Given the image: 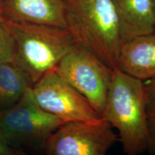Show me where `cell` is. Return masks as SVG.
Listing matches in <instances>:
<instances>
[{"instance_id":"6da1fadb","label":"cell","mask_w":155,"mask_h":155,"mask_svg":"<svg viewBox=\"0 0 155 155\" xmlns=\"http://www.w3.org/2000/svg\"><path fill=\"white\" fill-rule=\"evenodd\" d=\"M101 118L118 131L119 141L127 155L147 152L149 135L142 81L114 68Z\"/></svg>"},{"instance_id":"7a4b0ae2","label":"cell","mask_w":155,"mask_h":155,"mask_svg":"<svg viewBox=\"0 0 155 155\" xmlns=\"http://www.w3.org/2000/svg\"><path fill=\"white\" fill-rule=\"evenodd\" d=\"M66 28L75 43L115 68L122 40L111 0H64Z\"/></svg>"},{"instance_id":"3957f363","label":"cell","mask_w":155,"mask_h":155,"mask_svg":"<svg viewBox=\"0 0 155 155\" xmlns=\"http://www.w3.org/2000/svg\"><path fill=\"white\" fill-rule=\"evenodd\" d=\"M2 19L14 42L13 63L28 75L32 86L75 45L67 28Z\"/></svg>"},{"instance_id":"277c9868","label":"cell","mask_w":155,"mask_h":155,"mask_svg":"<svg viewBox=\"0 0 155 155\" xmlns=\"http://www.w3.org/2000/svg\"><path fill=\"white\" fill-rule=\"evenodd\" d=\"M31 88L16 104L0 111V130L14 151L44 155L48 139L64 122L39 106Z\"/></svg>"},{"instance_id":"5b68a950","label":"cell","mask_w":155,"mask_h":155,"mask_svg":"<svg viewBox=\"0 0 155 155\" xmlns=\"http://www.w3.org/2000/svg\"><path fill=\"white\" fill-rule=\"evenodd\" d=\"M101 116L113 68L88 50L75 45L54 68Z\"/></svg>"},{"instance_id":"8992f818","label":"cell","mask_w":155,"mask_h":155,"mask_svg":"<svg viewBox=\"0 0 155 155\" xmlns=\"http://www.w3.org/2000/svg\"><path fill=\"white\" fill-rule=\"evenodd\" d=\"M31 90L39 106L64 123H92L102 119L86 98L55 69L42 75Z\"/></svg>"},{"instance_id":"52a82bcc","label":"cell","mask_w":155,"mask_h":155,"mask_svg":"<svg viewBox=\"0 0 155 155\" xmlns=\"http://www.w3.org/2000/svg\"><path fill=\"white\" fill-rule=\"evenodd\" d=\"M116 141L118 135L103 119L92 123L67 122L48 139L44 155H107Z\"/></svg>"},{"instance_id":"ba28073f","label":"cell","mask_w":155,"mask_h":155,"mask_svg":"<svg viewBox=\"0 0 155 155\" xmlns=\"http://www.w3.org/2000/svg\"><path fill=\"white\" fill-rule=\"evenodd\" d=\"M0 17L66 28L64 0H4Z\"/></svg>"},{"instance_id":"9c48e42d","label":"cell","mask_w":155,"mask_h":155,"mask_svg":"<svg viewBox=\"0 0 155 155\" xmlns=\"http://www.w3.org/2000/svg\"><path fill=\"white\" fill-rule=\"evenodd\" d=\"M116 68L142 81L155 78V31L123 42Z\"/></svg>"},{"instance_id":"30bf717a","label":"cell","mask_w":155,"mask_h":155,"mask_svg":"<svg viewBox=\"0 0 155 155\" xmlns=\"http://www.w3.org/2000/svg\"><path fill=\"white\" fill-rule=\"evenodd\" d=\"M119 22L122 43L155 31L152 0H111Z\"/></svg>"},{"instance_id":"8fae6325","label":"cell","mask_w":155,"mask_h":155,"mask_svg":"<svg viewBox=\"0 0 155 155\" xmlns=\"http://www.w3.org/2000/svg\"><path fill=\"white\" fill-rule=\"evenodd\" d=\"M32 86L30 78L14 63L0 65V111L16 104Z\"/></svg>"},{"instance_id":"7c38bea8","label":"cell","mask_w":155,"mask_h":155,"mask_svg":"<svg viewBox=\"0 0 155 155\" xmlns=\"http://www.w3.org/2000/svg\"><path fill=\"white\" fill-rule=\"evenodd\" d=\"M143 82L149 135V147L147 152L150 155H155V78Z\"/></svg>"},{"instance_id":"4fadbf2b","label":"cell","mask_w":155,"mask_h":155,"mask_svg":"<svg viewBox=\"0 0 155 155\" xmlns=\"http://www.w3.org/2000/svg\"><path fill=\"white\" fill-rule=\"evenodd\" d=\"M15 46L12 37L0 17V65L14 62Z\"/></svg>"},{"instance_id":"5bb4252c","label":"cell","mask_w":155,"mask_h":155,"mask_svg":"<svg viewBox=\"0 0 155 155\" xmlns=\"http://www.w3.org/2000/svg\"><path fill=\"white\" fill-rule=\"evenodd\" d=\"M0 155H15V151L7 144L0 130Z\"/></svg>"},{"instance_id":"9a60e30c","label":"cell","mask_w":155,"mask_h":155,"mask_svg":"<svg viewBox=\"0 0 155 155\" xmlns=\"http://www.w3.org/2000/svg\"><path fill=\"white\" fill-rule=\"evenodd\" d=\"M15 155H32L29 154V153H27L25 152H23V151H15Z\"/></svg>"},{"instance_id":"2e32d148","label":"cell","mask_w":155,"mask_h":155,"mask_svg":"<svg viewBox=\"0 0 155 155\" xmlns=\"http://www.w3.org/2000/svg\"><path fill=\"white\" fill-rule=\"evenodd\" d=\"M153 4V9H154V21H155V0H152Z\"/></svg>"},{"instance_id":"e0dca14e","label":"cell","mask_w":155,"mask_h":155,"mask_svg":"<svg viewBox=\"0 0 155 155\" xmlns=\"http://www.w3.org/2000/svg\"><path fill=\"white\" fill-rule=\"evenodd\" d=\"M4 0H0V11H1V8H2V5Z\"/></svg>"}]
</instances>
